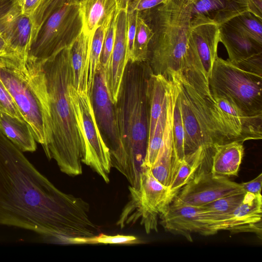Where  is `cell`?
<instances>
[{"label": "cell", "instance_id": "6da1fadb", "mask_svg": "<svg viewBox=\"0 0 262 262\" xmlns=\"http://www.w3.org/2000/svg\"><path fill=\"white\" fill-rule=\"evenodd\" d=\"M0 225L62 244H93L99 231L89 203L56 187L1 130Z\"/></svg>", "mask_w": 262, "mask_h": 262}, {"label": "cell", "instance_id": "7a4b0ae2", "mask_svg": "<svg viewBox=\"0 0 262 262\" xmlns=\"http://www.w3.org/2000/svg\"><path fill=\"white\" fill-rule=\"evenodd\" d=\"M193 2L167 0L157 8L147 61L154 74L169 81L182 78L208 94V79L190 32Z\"/></svg>", "mask_w": 262, "mask_h": 262}, {"label": "cell", "instance_id": "3957f363", "mask_svg": "<svg viewBox=\"0 0 262 262\" xmlns=\"http://www.w3.org/2000/svg\"><path fill=\"white\" fill-rule=\"evenodd\" d=\"M152 74L148 61L128 60L114 104L120 148L111 161L112 167L122 173L130 187L137 190L148 141Z\"/></svg>", "mask_w": 262, "mask_h": 262}, {"label": "cell", "instance_id": "277c9868", "mask_svg": "<svg viewBox=\"0 0 262 262\" xmlns=\"http://www.w3.org/2000/svg\"><path fill=\"white\" fill-rule=\"evenodd\" d=\"M71 48V47H70ZM70 48L42 62L49 96L51 139L46 155L70 176L82 172L85 154L83 134L69 91L72 82Z\"/></svg>", "mask_w": 262, "mask_h": 262}, {"label": "cell", "instance_id": "5b68a950", "mask_svg": "<svg viewBox=\"0 0 262 262\" xmlns=\"http://www.w3.org/2000/svg\"><path fill=\"white\" fill-rule=\"evenodd\" d=\"M0 80L46 154L51 139V126L42 62L17 55L0 57Z\"/></svg>", "mask_w": 262, "mask_h": 262}, {"label": "cell", "instance_id": "8992f818", "mask_svg": "<svg viewBox=\"0 0 262 262\" xmlns=\"http://www.w3.org/2000/svg\"><path fill=\"white\" fill-rule=\"evenodd\" d=\"M178 90L187 155L204 146L237 141L244 142L228 116L211 94H205L181 78L173 79Z\"/></svg>", "mask_w": 262, "mask_h": 262}, {"label": "cell", "instance_id": "52a82bcc", "mask_svg": "<svg viewBox=\"0 0 262 262\" xmlns=\"http://www.w3.org/2000/svg\"><path fill=\"white\" fill-rule=\"evenodd\" d=\"M262 76L217 57L208 78L210 93L223 97L247 114L262 115Z\"/></svg>", "mask_w": 262, "mask_h": 262}, {"label": "cell", "instance_id": "ba28073f", "mask_svg": "<svg viewBox=\"0 0 262 262\" xmlns=\"http://www.w3.org/2000/svg\"><path fill=\"white\" fill-rule=\"evenodd\" d=\"M80 3L66 4L40 26L27 59L42 62L71 47L82 31Z\"/></svg>", "mask_w": 262, "mask_h": 262}, {"label": "cell", "instance_id": "9c48e42d", "mask_svg": "<svg viewBox=\"0 0 262 262\" xmlns=\"http://www.w3.org/2000/svg\"><path fill=\"white\" fill-rule=\"evenodd\" d=\"M69 91L84 140L85 154L82 163L89 166L108 183L112 167L111 153L97 125L91 98L87 93L78 91L72 82Z\"/></svg>", "mask_w": 262, "mask_h": 262}, {"label": "cell", "instance_id": "30bf717a", "mask_svg": "<svg viewBox=\"0 0 262 262\" xmlns=\"http://www.w3.org/2000/svg\"><path fill=\"white\" fill-rule=\"evenodd\" d=\"M23 0H0V34L17 55L27 58L37 34L34 20L23 11Z\"/></svg>", "mask_w": 262, "mask_h": 262}, {"label": "cell", "instance_id": "8fae6325", "mask_svg": "<svg viewBox=\"0 0 262 262\" xmlns=\"http://www.w3.org/2000/svg\"><path fill=\"white\" fill-rule=\"evenodd\" d=\"M129 190L131 196L138 206L142 216L141 223L146 232L157 231L158 215L167 209L173 199L169 188L158 181L152 175L150 167L144 163L139 190L130 187Z\"/></svg>", "mask_w": 262, "mask_h": 262}, {"label": "cell", "instance_id": "7c38bea8", "mask_svg": "<svg viewBox=\"0 0 262 262\" xmlns=\"http://www.w3.org/2000/svg\"><path fill=\"white\" fill-rule=\"evenodd\" d=\"M244 192L241 184L227 177L202 171L194 175L180 189L172 202L201 206L221 198Z\"/></svg>", "mask_w": 262, "mask_h": 262}, {"label": "cell", "instance_id": "4fadbf2b", "mask_svg": "<svg viewBox=\"0 0 262 262\" xmlns=\"http://www.w3.org/2000/svg\"><path fill=\"white\" fill-rule=\"evenodd\" d=\"M91 100L100 134L110 149L112 161L118 154L120 138L115 105L111 99L106 85L105 69L101 63L95 75Z\"/></svg>", "mask_w": 262, "mask_h": 262}, {"label": "cell", "instance_id": "5bb4252c", "mask_svg": "<svg viewBox=\"0 0 262 262\" xmlns=\"http://www.w3.org/2000/svg\"><path fill=\"white\" fill-rule=\"evenodd\" d=\"M159 216L166 230L191 242L193 233L208 236L218 232L200 206L172 202Z\"/></svg>", "mask_w": 262, "mask_h": 262}, {"label": "cell", "instance_id": "9a60e30c", "mask_svg": "<svg viewBox=\"0 0 262 262\" xmlns=\"http://www.w3.org/2000/svg\"><path fill=\"white\" fill-rule=\"evenodd\" d=\"M178 92L177 83L169 81L165 130L156 160L150 168L154 177L168 188L176 176L181 163L176 154L172 132L173 110Z\"/></svg>", "mask_w": 262, "mask_h": 262}, {"label": "cell", "instance_id": "2e32d148", "mask_svg": "<svg viewBox=\"0 0 262 262\" xmlns=\"http://www.w3.org/2000/svg\"><path fill=\"white\" fill-rule=\"evenodd\" d=\"M127 10L117 9L115 42L110 60L105 67L107 88L111 99L115 104L128 61L127 41Z\"/></svg>", "mask_w": 262, "mask_h": 262}, {"label": "cell", "instance_id": "e0dca14e", "mask_svg": "<svg viewBox=\"0 0 262 262\" xmlns=\"http://www.w3.org/2000/svg\"><path fill=\"white\" fill-rule=\"evenodd\" d=\"M190 32L205 73L208 79L217 57L220 26L206 17L192 16Z\"/></svg>", "mask_w": 262, "mask_h": 262}, {"label": "cell", "instance_id": "ac0fdd59", "mask_svg": "<svg viewBox=\"0 0 262 262\" xmlns=\"http://www.w3.org/2000/svg\"><path fill=\"white\" fill-rule=\"evenodd\" d=\"M262 196L246 192L242 203L224 224L223 230L231 233L252 232L261 238Z\"/></svg>", "mask_w": 262, "mask_h": 262}, {"label": "cell", "instance_id": "d6986e66", "mask_svg": "<svg viewBox=\"0 0 262 262\" xmlns=\"http://www.w3.org/2000/svg\"><path fill=\"white\" fill-rule=\"evenodd\" d=\"M247 11L246 0H194L192 16L206 17L220 27Z\"/></svg>", "mask_w": 262, "mask_h": 262}, {"label": "cell", "instance_id": "ffe728a7", "mask_svg": "<svg viewBox=\"0 0 262 262\" xmlns=\"http://www.w3.org/2000/svg\"><path fill=\"white\" fill-rule=\"evenodd\" d=\"M212 96L221 110L232 122L243 142L261 139L262 115H249L230 100L221 96Z\"/></svg>", "mask_w": 262, "mask_h": 262}, {"label": "cell", "instance_id": "44dd1931", "mask_svg": "<svg viewBox=\"0 0 262 262\" xmlns=\"http://www.w3.org/2000/svg\"><path fill=\"white\" fill-rule=\"evenodd\" d=\"M244 153L243 143L237 141L212 146L211 172L225 177L237 176Z\"/></svg>", "mask_w": 262, "mask_h": 262}, {"label": "cell", "instance_id": "7402d4cb", "mask_svg": "<svg viewBox=\"0 0 262 262\" xmlns=\"http://www.w3.org/2000/svg\"><path fill=\"white\" fill-rule=\"evenodd\" d=\"M220 42L226 49L231 62L262 53V45L226 23L220 27Z\"/></svg>", "mask_w": 262, "mask_h": 262}, {"label": "cell", "instance_id": "603a6c76", "mask_svg": "<svg viewBox=\"0 0 262 262\" xmlns=\"http://www.w3.org/2000/svg\"><path fill=\"white\" fill-rule=\"evenodd\" d=\"M92 35L86 34L82 31L70 48L72 84L78 91L87 94L88 67Z\"/></svg>", "mask_w": 262, "mask_h": 262}, {"label": "cell", "instance_id": "cb8c5ba5", "mask_svg": "<svg viewBox=\"0 0 262 262\" xmlns=\"http://www.w3.org/2000/svg\"><path fill=\"white\" fill-rule=\"evenodd\" d=\"M80 10L82 31L93 35L100 26L109 20L117 10V0H81Z\"/></svg>", "mask_w": 262, "mask_h": 262}, {"label": "cell", "instance_id": "d4e9b609", "mask_svg": "<svg viewBox=\"0 0 262 262\" xmlns=\"http://www.w3.org/2000/svg\"><path fill=\"white\" fill-rule=\"evenodd\" d=\"M0 130L21 151L36 150V141L25 120L0 112Z\"/></svg>", "mask_w": 262, "mask_h": 262}, {"label": "cell", "instance_id": "484cf974", "mask_svg": "<svg viewBox=\"0 0 262 262\" xmlns=\"http://www.w3.org/2000/svg\"><path fill=\"white\" fill-rule=\"evenodd\" d=\"M245 193L224 196L200 206L217 232L223 230L224 222L242 203Z\"/></svg>", "mask_w": 262, "mask_h": 262}, {"label": "cell", "instance_id": "4316f807", "mask_svg": "<svg viewBox=\"0 0 262 262\" xmlns=\"http://www.w3.org/2000/svg\"><path fill=\"white\" fill-rule=\"evenodd\" d=\"M211 145L199 147L195 151L186 155L180 165L176 176L169 187L173 197L195 175V172L206 159Z\"/></svg>", "mask_w": 262, "mask_h": 262}, {"label": "cell", "instance_id": "83f0119b", "mask_svg": "<svg viewBox=\"0 0 262 262\" xmlns=\"http://www.w3.org/2000/svg\"><path fill=\"white\" fill-rule=\"evenodd\" d=\"M111 19L99 26L94 32L91 43L88 74V95L91 98L94 79L96 71L100 64V57L102 50L105 34Z\"/></svg>", "mask_w": 262, "mask_h": 262}, {"label": "cell", "instance_id": "f1b7e54d", "mask_svg": "<svg viewBox=\"0 0 262 262\" xmlns=\"http://www.w3.org/2000/svg\"><path fill=\"white\" fill-rule=\"evenodd\" d=\"M154 34L152 29L139 15L137 19L133 51L130 60L147 61L149 46Z\"/></svg>", "mask_w": 262, "mask_h": 262}, {"label": "cell", "instance_id": "f546056e", "mask_svg": "<svg viewBox=\"0 0 262 262\" xmlns=\"http://www.w3.org/2000/svg\"><path fill=\"white\" fill-rule=\"evenodd\" d=\"M262 20L247 11L227 22L252 40L262 45Z\"/></svg>", "mask_w": 262, "mask_h": 262}, {"label": "cell", "instance_id": "4dcf8cb0", "mask_svg": "<svg viewBox=\"0 0 262 262\" xmlns=\"http://www.w3.org/2000/svg\"><path fill=\"white\" fill-rule=\"evenodd\" d=\"M167 95L166 102L158 119L153 135L148 141L144 164L150 168L152 167L156 160L162 143L167 119Z\"/></svg>", "mask_w": 262, "mask_h": 262}, {"label": "cell", "instance_id": "1f68e13d", "mask_svg": "<svg viewBox=\"0 0 262 262\" xmlns=\"http://www.w3.org/2000/svg\"><path fill=\"white\" fill-rule=\"evenodd\" d=\"M172 132L176 154L178 160L181 162L185 156L184 147L185 131L178 94L173 106Z\"/></svg>", "mask_w": 262, "mask_h": 262}, {"label": "cell", "instance_id": "d6a6232c", "mask_svg": "<svg viewBox=\"0 0 262 262\" xmlns=\"http://www.w3.org/2000/svg\"><path fill=\"white\" fill-rule=\"evenodd\" d=\"M117 12V10L111 18L104 38L100 57V63L104 67L107 66L110 60L114 45Z\"/></svg>", "mask_w": 262, "mask_h": 262}, {"label": "cell", "instance_id": "836d02e7", "mask_svg": "<svg viewBox=\"0 0 262 262\" xmlns=\"http://www.w3.org/2000/svg\"><path fill=\"white\" fill-rule=\"evenodd\" d=\"M81 0H46L35 19L37 33L45 20L54 11L66 4L80 3Z\"/></svg>", "mask_w": 262, "mask_h": 262}, {"label": "cell", "instance_id": "e575fe53", "mask_svg": "<svg viewBox=\"0 0 262 262\" xmlns=\"http://www.w3.org/2000/svg\"><path fill=\"white\" fill-rule=\"evenodd\" d=\"M0 112L16 117L21 120H25L11 95L0 80Z\"/></svg>", "mask_w": 262, "mask_h": 262}, {"label": "cell", "instance_id": "d590c367", "mask_svg": "<svg viewBox=\"0 0 262 262\" xmlns=\"http://www.w3.org/2000/svg\"><path fill=\"white\" fill-rule=\"evenodd\" d=\"M231 62L246 72L262 76V53Z\"/></svg>", "mask_w": 262, "mask_h": 262}, {"label": "cell", "instance_id": "8d00e7d4", "mask_svg": "<svg viewBox=\"0 0 262 262\" xmlns=\"http://www.w3.org/2000/svg\"><path fill=\"white\" fill-rule=\"evenodd\" d=\"M139 15V11L133 10L130 7L127 9V41L128 60L131 59L134 43L136 34L137 19Z\"/></svg>", "mask_w": 262, "mask_h": 262}, {"label": "cell", "instance_id": "74e56055", "mask_svg": "<svg viewBox=\"0 0 262 262\" xmlns=\"http://www.w3.org/2000/svg\"><path fill=\"white\" fill-rule=\"evenodd\" d=\"M139 243L138 238L130 235H117L111 236L100 233L95 238V244H130Z\"/></svg>", "mask_w": 262, "mask_h": 262}, {"label": "cell", "instance_id": "f35d334b", "mask_svg": "<svg viewBox=\"0 0 262 262\" xmlns=\"http://www.w3.org/2000/svg\"><path fill=\"white\" fill-rule=\"evenodd\" d=\"M46 0H24L22 9L23 12L31 17L35 24V18Z\"/></svg>", "mask_w": 262, "mask_h": 262}, {"label": "cell", "instance_id": "ab89813d", "mask_svg": "<svg viewBox=\"0 0 262 262\" xmlns=\"http://www.w3.org/2000/svg\"><path fill=\"white\" fill-rule=\"evenodd\" d=\"M242 189L245 192H249L255 195L261 194L262 186V173H260L255 179L241 183Z\"/></svg>", "mask_w": 262, "mask_h": 262}, {"label": "cell", "instance_id": "60d3db41", "mask_svg": "<svg viewBox=\"0 0 262 262\" xmlns=\"http://www.w3.org/2000/svg\"><path fill=\"white\" fill-rule=\"evenodd\" d=\"M167 0H134L129 7L133 10L140 11L152 8L157 6L165 3Z\"/></svg>", "mask_w": 262, "mask_h": 262}, {"label": "cell", "instance_id": "b9f144b4", "mask_svg": "<svg viewBox=\"0 0 262 262\" xmlns=\"http://www.w3.org/2000/svg\"><path fill=\"white\" fill-rule=\"evenodd\" d=\"M248 11L262 20V0H246Z\"/></svg>", "mask_w": 262, "mask_h": 262}, {"label": "cell", "instance_id": "7bdbcfd3", "mask_svg": "<svg viewBox=\"0 0 262 262\" xmlns=\"http://www.w3.org/2000/svg\"><path fill=\"white\" fill-rule=\"evenodd\" d=\"M17 55L0 34V57Z\"/></svg>", "mask_w": 262, "mask_h": 262}, {"label": "cell", "instance_id": "ee69618b", "mask_svg": "<svg viewBox=\"0 0 262 262\" xmlns=\"http://www.w3.org/2000/svg\"><path fill=\"white\" fill-rule=\"evenodd\" d=\"M133 0H119L117 9L127 10Z\"/></svg>", "mask_w": 262, "mask_h": 262}, {"label": "cell", "instance_id": "f6af8a7d", "mask_svg": "<svg viewBox=\"0 0 262 262\" xmlns=\"http://www.w3.org/2000/svg\"><path fill=\"white\" fill-rule=\"evenodd\" d=\"M117 3H118L119 0H117Z\"/></svg>", "mask_w": 262, "mask_h": 262}]
</instances>
